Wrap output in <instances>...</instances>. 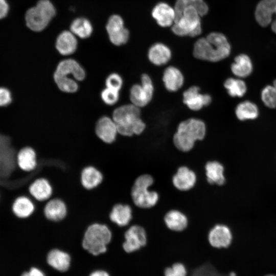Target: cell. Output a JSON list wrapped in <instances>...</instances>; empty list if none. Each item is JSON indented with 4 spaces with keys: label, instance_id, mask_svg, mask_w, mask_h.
<instances>
[{
    "label": "cell",
    "instance_id": "1",
    "mask_svg": "<svg viewBox=\"0 0 276 276\" xmlns=\"http://www.w3.org/2000/svg\"><path fill=\"white\" fill-rule=\"evenodd\" d=\"M231 50L230 44L223 34L212 32L196 41L193 53L198 59L218 62L227 58Z\"/></svg>",
    "mask_w": 276,
    "mask_h": 276
},
{
    "label": "cell",
    "instance_id": "2",
    "mask_svg": "<svg viewBox=\"0 0 276 276\" xmlns=\"http://www.w3.org/2000/svg\"><path fill=\"white\" fill-rule=\"evenodd\" d=\"M86 76V71L80 63L68 58L58 63L53 74V79L60 91L73 94L78 90V82L83 81Z\"/></svg>",
    "mask_w": 276,
    "mask_h": 276
},
{
    "label": "cell",
    "instance_id": "3",
    "mask_svg": "<svg viewBox=\"0 0 276 276\" xmlns=\"http://www.w3.org/2000/svg\"><path fill=\"white\" fill-rule=\"evenodd\" d=\"M140 108L130 103L117 107L111 118L116 123L118 134L131 136L141 134L146 128L141 118Z\"/></svg>",
    "mask_w": 276,
    "mask_h": 276
},
{
    "label": "cell",
    "instance_id": "4",
    "mask_svg": "<svg viewBox=\"0 0 276 276\" xmlns=\"http://www.w3.org/2000/svg\"><path fill=\"white\" fill-rule=\"evenodd\" d=\"M206 134V126L203 121L190 118L180 122L173 136V143L179 150L190 151L197 141L202 140Z\"/></svg>",
    "mask_w": 276,
    "mask_h": 276
},
{
    "label": "cell",
    "instance_id": "5",
    "mask_svg": "<svg viewBox=\"0 0 276 276\" xmlns=\"http://www.w3.org/2000/svg\"><path fill=\"white\" fill-rule=\"evenodd\" d=\"M111 232L105 224L95 223L86 229L82 245L90 254L97 256L107 250V245L110 242Z\"/></svg>",
    "mask_w": 276,
    "mask_h": 276
},
{
    "label": "cell",
    "instance_id": "6",
    "mask_svg": "<svg viewBox=\"0 0 276 276\" xmlns=\"http://www.w3.org/2000/svg\"><path fill=\"white\" fill-rule=\"evenodd\" d=\"M56 14V9L50 0H39L28 9L25 15L27 27L34 32H40L48 25Z\"/></svg>",
    "mask_w": 276,
    "mask_h": 276
},
{
    "label": "cell",
    "instance_id": "7",
    "mask_svg": "<svg viewBox=\"0 0 276 276\" xmlns=\"http://www.w3.org/2000/svg\"><path fill=\"white\" fill-rule=\"evenodd\" d=\"M153 179L149 174L139 176L135 180L131 189L132 201L137 206L147 209L155 205L158 200V193L150 191L148 188L153 184Z\"/></svg>",
    "mask_w": 276,
    "mask_h": 276
},
{
    "label": "cell",
    "instance_id": "8",
    "mask_svg": "<svg viewBox=\"0 0 276 276\" xmlns=\"http://www.w3.org/2000/svg\"><path fill=\"white\" fill-rule=\"evenodd\" d=\"M200 16L195 7H186L180 17L172 25V32L180 36L195 37L200 35L202 31Z\"/></svg>",
    "mask_w": 276,
    "mask_h": 276
},
{
    "label": "cell",
    "instance_id": "9",
    "mask_svg": "<svg viewBox=\"0 0 276 276\" xmlns=\"http://www.w3.org/2000/svg\"><path fill=\"white\" fill-rule=\"evenodd\" d=\"M18 151L9 136L0 134V181L8 179L18 167Z\"/></svg>",
    "mask_w": 276,
    "mask_h": 276
},
{
    "label": "cell",
    "instance_id": "10",
    "mask_svg": "<svg viewBox=\"0 0 276 276\" xmlns=\"http://www.w3.org/2000/svg\"><path fill=\"white\" fill-rule=\"evenodd\" d=\"M141 84L133 85L129 90L131 103L141 108L146 106L151 100L154 86L150 76L144 74L141 78Z\"/></svg>",
    "mask_w": 276,
    "mask_h": 276
},
{
    "label": "cell",
    "instance_id": "11",
    "mask_svg": "<svg viewBox=\"0 0 276 276\" xmlns=\"http://www.w3.org/2000/svg\"><path fill=\"white\" fill-rule=\"evenodd\" d=\"M106 29L111 42L119 46L126 43L129 39V31L124 27L122 18L117 14L111 15L108 19Z\"/></svg>",
    "mask_w": 276,
    "mask_h": 276
},
{
    "label": "cell",
    "instance_id": "12",
    "mask_svg": "<svg viewBox=\"0 0 276 276\" xmlns=\"http://www.w3.org/2000/svg\"><path fill=\"white\" fill-rule=\"evenodd\" d=\"M124 237L123 248L128 253L137 250L146 244L145 230L138 225L130 226L125 233Z\"/></svg>",
    "mask_w": 276,
    "mask_h": 276
},
{
    "label": "cell",
    "instance_id": "13",
    "mask_svg": "<svg viewBox=\"0 0 276 276\" xmlns=\"http://www.w3.org/2000/svg\"><path fill=\"white\" fill-rule=\"evenodd\" d=\"M200 91L199 87L192 86L183 93V102L192 110H199L204 106L209 105L212 102V98L209 94H203Z\"/></svg>",
    "mask_w": 276,
    "mask_h": 276
},
{
    "label": "cell",
    "instance_id": "14",
    "mask_svg": "<svg viewBox=\"0 0 276 276\" xmlns=\"http://www.w3.org/2000/svg\"><path fill=\"white\" fill-rule=\"evenodd\" d=\"M95 131L96 135L106 144L114 142L118 134L116 123L111 117L103 116L97 121Z\"/></svg>",
    "mask_w": 276,
    "mask_h": 276
},
{
    "label": "cell",
    "instance_id": "15",
    "mask_svg": "<svg viewBox=\"0 0 276 276\" xmlns=\"http://www.w3.org/2000/svg\"><path fill=\"white\" fill-rule=\"evenodd\" d=\"M208 240L210 245L215 248H226L232 241V232L225 225H216L210 231Z\"/></svg>",
    "mask_w": 276,
    "mask_h": 276
},
{
    "label": "cell",
    "instance_id": "16",
    "mask_svg": "<svg viewBox=\"0 0 276 276\" xmlns=\"http://www.w3.org/2000/svg\"><path fill=\"white\" fill-rule=\"evenodd\" d=\"M276 10V0H261L257 5L255 15L257 22L263 27L271 24Z\"/></svg>",
    "mask_w": 276,
    "mask_h": 276
},
{
    "label": "cell",
    "instance_id": "17",
    "mask_svg": "<svg viewBox=\"0 0 276 276\" xmlns=\"http://www.w3.org/2000/svg\"><path fill=\"white\" fill-rule=\"evenodd\" d=\"M152 16L157 24L162 27L172 26L175 20L174 9L165 3L157 4L152 9Z\"/></svg>",
    "mask_w": 276,
    "mask_h": 276
},
{
    "label": "cell",
    "instance_id": "18",
    "mask_svg": "<svg viewBox=\"0 0 276 276\" xmlns=\"http://www.w3.org/2000/svg\"><path fill=\"white\" fill-rule=\"evenodd\" d=\"M196 181L195 172L186 166L179 167L172 178L174 186L182 191L190 190L194 186Z\"/></svg>",
    "mask_w": 276,
    "mask_h": 276
},
{
    "label": "cell",
    "instance_id": "19",
    "mask_svg": "<svg viewBox=\"0 0 276 276\" xmlns=\"http://www.w3.org/2000/svg\"><path fill=\"white\" fill-rule=\"evenodd\" d=\"M29 192L37 201H44L52 196L53 189L49 181L43 177L35 179L29 186ZM30 197V196H29Z\"/></svg>",
    "mask_w": 276,
    "mask_h": 276
},
{
    "label": "cell",
    "instance_id": "20",
    "mask_svg": "<svg viewBox=\"0 0 276 276\" xmlns=\"http://www.w3.org/2000/svg\"><path fill=\"white\" fill-rule=\"evenodd\" d=\"M17 163L22 170L30 172L34 171L38 165L37 154L31 147L20 148L17 154Z\"/></svg>",
    "mask_w": 276,
    "mask_h": 276
},
{
    "label": "cell",
    "instance_id": "21",
    "mask_svg": "<svg viewBox=\"0 0 276 276\" xmlns=\"http://www.w3.org/2000/svg\"><path fill=\"white\" fill-rule=\"evenodd\" d=\"M44 215L46 218L52 221H59L63 219L67 214L65 203L60 199L54 198L50 200L43 208Z\"/></svg>",
    "mask_w": 276,
    "mask_h": 276
},
{
    "label": "cell",
    "instance_id": "22",
    "mask_svg": "<svg viewBox=\"0 0 276 276\" xmlns=\"http://www.w3.org/2000/svg\"><path fill=\"white\" fill-rule=\"evenodd\" d=\"M163 81L165 88L168 91L174 92L178 90L182 86L184 77L178 68L170 66L165 70Z\"/></svg>",
    "mask_w": 276,
    "mask_h": 276
},
{
    "label": "cell",
    "instance_id": "23",
    "mask_svg": "<svg viewBox=\"0 0 276 276\" xmlns=\"http://www.w3.org/2000/svg\"><path fill=\"white\" fill-rule=\"evenodd\" d=\"M55 47L61 55L68 56L76 51L77 40L72 32L64 31L58 36Z\"/></svg>",
    "mask_w": 276,
    "mask_h": 276
},
{
    "label": "cell",
    "instance_id": "24",
    "mask_svg": "<svg viewBox=\"0 0 276 276\" xmlns=\"http://www.w3.org/2000/svg\"><path fill=\"white\" fill-rule=\"evenodd\" d=\"M171 51L165 44L156 43L149 49L148 58L154 65L160 66L167 63L171 58Z\"/></svg>",
    "mask_w": 276,
    "mask_h": 276
},
{
    "label": "cell",
    "instance_id": "25",
    "mask_svg": "<svg viewBox=\"0 0 276 276\" xmlns=\"http://www.w3.org/2000/svg\"><path fill=\"white\" fill-rule=\"evenodd\" d=\"M12 208L14 214L20 218L29 217L36 209L33 200L25 195L17 197L13 202Z\"/></svg>",
    "mask_w": 276,
    "mask_h": 276
},
{
    "label": "cell",
    "instance_id": "26",
    "mask_svg": "<svg viewBox=\"0 0 276 276\" xmlns=\"http://www.w3.org/2000/svg\"><path fill=\"white\" fill-rule=\"evenodd\" d=\"M48 264L54 269L61 272L68 270L70 266L71 257L66 252L59 249H53L47 255Z\"/></svg>",
    "mask_w": 276,
    "mask_h": 276
},
{
    "label": "cell",
    "instance_id": "27",
    "mask_svg": "<svg viewBox=\"0 0 276 276\" xmlns=\"http://www.w3.org/2000/svg\"><path fill=\"white\" fill-rule=\"evenodd\" d=\"M132 218V210L127 204L118 203L115 204L110 213V220L120 226L127 225Z\"/></svg>",
    "mask_w": 276,
    "mask_h": 276
},
{
    "label": "cell",
    "instance_id": "28",
    "mask_svg": "<svg viewBox=\"0 0 276 276\" xmlns=\"http://www.w3.org/2000/svg\"><path fill=\"white\" fill-rule=\"evenodd\" d=\"M103 180L101 172L93 166L85 167L81 173V182L87 190H91L98 187Z\"/></svg>",
    "mask_w": 276,
    "mask_h": 276
},
{
    "label": "cell",
    "instance_id": "29",
    "mask_svg": "<svg viewBox=\"0 0 276 276\" xmlns=\"http://www.w3.org/2000/svg\"><path fill=\"white\" fill-rule=\"evenodd\" d=\"M231 68L235 76L238 78H245L250 75L252 72V62L248 56L241 54L235 58Z\"/></svg>",
    "mask_w": 276,
    "mask_h": 276
},
{
    "label": "cell",
    "instance_id": "30",
    "mask_svg": "<svg viewBox=\"0 0 276 276\" xmlns=\"http://www.w3.org/2000/svg\"><path fill=\"white\" fill-rule=\"evenodd\" d=\"M164 221L168 228L175 232L184 230L188 225L187 217L182 213L175 210L166 213Z\"/></svg>",
    "mask_w": 276,
    "mask_h": 276
},
{
    "label": "cell",
    "instance_id": "31",
    "mask_svg": "<svg viewBox=\"0 0 276 276\" xmlns=\"http://www.w3.org/2000/svg\"><path fill=\"white\" fill-rule=\"evenodd\" d=\"M208 181L211 184L222 185L225 181L224 168L221 164L217 161L208 162L205 166Z\"/></svg>",
    "mask_w": 276,
    "mask_h": 276
},
{
    "label": "cell",
    "instance_id": "32",
    "mask_svg": "<svg viewBox=\"0 0 276 276\" xmlns=\"http://www.w3.org/2000/svg\"><path fill=\"white\" fill-rule=\"evenodd\" d=\"M188 6L195 7L201 16L206 14L209 11V7L203 0H176L174 8L176 14L175 21L180 17L183 9Z\"/></svg>",
    "mask_w": 276,
    "mask_h": 276
},
{
    "label": "cell",
    "instance_id": "33",
    "mask_svg": "<svg viewBox=\"0 0 276 276\" xmlns=\"http://www.w3.org/2000/svg\"><path fill=\"white\" fill-rule=\"evenodd\" d=\"M237 118L241 121L256 119L259 115L257 106L252 102L245 101L240 103L236 107Z\"/></svg>",
    "mask_w": 276,
    "mask_h": 276
},
{
    "label": "cell",
    "instance_id": "34",
    "mask_svg": "<svg viewBox=\"0 0 276 276\" xmlns=\"http://www.w3.org/2000/svg\"><path fill=\"white\" fill-rule=\"evenodd\" d=\"M71 32L81 38L89 37L93 32L90 22L86 18L79 17L74 20L70 26Z\"/></svg>",
    "mask_w": 276,
    "mask_h": 276
},
{
    "label": "cell",
    "instance_id": "35",
    "mask_svg": "<svg viewBox=\"0 0 276 276\" xmlns=\"http://www.w3.org/2000/svg\"><path fill=\"white\" fill-rule=\"evenodd\" d=\"M224 87L232 97H242L247 91L244 81L238 78H227L224 82Z\"/></svg>",
    "mask_w": 276,
    "mask_h": 276
},
{
    "label": "cell",
    "instance_id": "36",
    "mask_svg": "<svg viewBox=\"0 0 276 276\" xmlns=\"http://www.w3.org/2000/svg\"><path fill=\"white\" fill-rule=\"evenodd\" d=\"M261 99L266 106L270 108L276 107V92L273 85H267L262 89Z\"/></svg>",
    "mask_w": 276,
    "mask_h": 276
},
{
    "label": "cell",
    "instance_id": "37",
    "mask_svg": "<svg viewBox=\"0 0 276 276\" xmlns=\"http://www.w3.org/2000/svg\"><path fill=\"white\" fill-rule=\"evenodd\" d=\"M101 99L107 105L116 104L120 98V91L105 87L100 93Z\"/></svg>",
    "mask_w": 276,
    "mask_h": 276
},
{
    "label": "cell",
    "instance_id": "38",
    "mask_svg": "<svg viewBox=\"0 0 276 276\" xmlns=\"http://www.w3.org/2000/svg\"><path fill=\"white\" fill-rule=\"evenodd\" d=\"M105 84L106 87L120 91L123 86V80L120 75L112 73L106 77Z\"/></svg>",
    "mask_w": 276,
    "mask_h": 276
},
{
    "label": "cell",
    "instance_id": "39",
    "mask_svg": "<svg viewBox=\"0 0 276 276\" xmlns=\"http://www.w3.org/2000/svg\"><path fill=\"white\" fill-rule=\"evenodd\" d=\"M187 273L185 266L181 263H175L165 270V276H186Z\"/></svg>",
    "mask_w": 276,
    "mask_h": 276
},
{
    "label": "cell",
    "instance_id": "40",
    "mask_svg": "<svg viewBox=\"0 0 276 276\" xmlns=\"http://www.w3.org/2000/svg\"><path fill=\"white\" fill-rule=\"evenodd\" d=\"M11 101L10 91L6 88H0V106H5Z\"/></svg>",
    "mask_w": 276,
    "mask_h": 276
},
{
    "label": "cell",
    "instance_id": "41",
    "mask_svg": "<svg viewBox=\"0 0 276 276\" xmlns=\"http://www.w3.org/2000/svg\"><path fill=\"white\" fill-rule=\"evenodd\" d=\"M9 6L6 0H0V19L5 18L8 14Z\"/></svg>",
    "mask_w": 276,
    "mask_h": 276
},
{
    "label": "cell",
    "instance_id": "42",
    "mask_svg": "<svg viewBox=\"0 0 276 276\" xmlns=\"http://www.w3.org/2000/svg\"><path fill=\"white\" fill-rule=\"evenodd\" d=\"M21 276H45L44 273L39 269L32 267L29 272H24Z\"/></svg>",
    "mask_w": 276,
    "mask_h": 276
},
{
    "label": "cell",
    "instance_id": "43",
    "mask_svg": "<svg viewBox=\"0 0 276 276\" xmlns=\"http://www.w3.org/2000/svg\"><path fill=\"white\" fill-rule=\"evenodd\" d=\"M89 276H109L108 273L104 270H96L93 272Z\"/></svg>",
    "mask_w": 276,
    "mask_h": 276
},
{
    "label": "cell",
    "instance_id": "44",
    "mask_svg": "<svg viewBox=\"0 0 276 276\" xmlns=\"http://www.w3.org/2000/svg\"><path fill=\"white\" fill-rule=\"evenodd\" d=\"M274 15L275 16V19L273 21H272L271 24V28L272 31L274 33H276V10H275V12Z\"/></svg>",
    "mask_w": 276,
    "mask_h": 276
},
{
    "label": "cell",
    "instance_id": "45",
    "mask_svg": "<svg viewBox=\"0 0 276 276\" xmlns=\"http://www.w3.org/2000/svg\"><path fill=\"white\" fill-rule=\"evenodd\" d=\"M273 86H274L276 92V79L273 81Z\"/></svg>",
    "mask_w": 276,
    "mask_h": 276
},
{
    "label": "cell",
    "instance_id": "46",
    "mask_svg": "<svg viewBox=\"0 0 276 276\" xmlns=\"http://www.w3.org/2000/svg\"><path fill=\"white\" fill-rule=\"evenodd\" d=\"M229 276H236V274L234 272H231L229 274Z\"/></svg>",
    "mask_w": 276,
    "mask_h": 276
},
{
    "label": "cell",
    "instance_id": "47",
    "mask_svg": "<svg viewBox=\"0 0 276 276\" xmlns=\"http://www.w3.org/2000/svg\"><path fill=\"white\" fill-rule=\"evenodd\" d=\"M265 276H276V275H274V274H267V275H266Z\"/></svg>",
    "mask_w": 276,
    "mask_h": 276
}]
</instances>
